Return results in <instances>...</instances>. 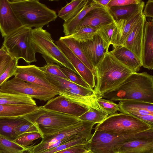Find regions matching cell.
<instances>
[{"instance_id": "cell-51", "label": "cell", "mask_w": 153, "mask_h": 153, "mask_svg": "<svg viewBox=\"0 0 153 153\" xmlns=\"http://www.w3.org/2000/svg\"><path fill=\"white\" fill-rule=\"evenodd\" d=\"M3 153H8L6 152H3ZM14 153H30V152L28 151V150L26 148V149L22 151L18 152H16Z\"/></svg>"}, {"instance_id": "cell-5", "label": "cell", "mask_w": 153, "mask_h": 153, "mask_svg": "<svg viewBox=\"0 0 153 153\" xmlns=\"http://www.w3.org/2000/svg\"><path fill=\"white\" fill-rule=\"evenodd\" d=\"M94 124L92 122L81 121L56 133L43 137L40 143L33 146H28L26 148L30 153H40L80 137L90 140Z\"/></svg>"}, {"instance_id": "cell-25", "label": "cell", "mask_w": 153, "mask_h": 153, "mask_svg": "<svg viewBox=\"0 0 153 153\" xmlns=\"http://www.w3.org/2000/svg\"><path fill=\"white\" fill-rule=\"evenodd\" d=\"M59 39L62 41L72 53L94 73V68L85 54L80 43L68 36L61 37Z\"/></svg>"}, {"instance_id": "cell-22", "label": "cell", "mask_w": 153, "mask_h": 153, "mask_svg": "<svg viewBox=\"0 0 153 153\" xmlns=\"http://www.w3.org/2000/svg\"><path fill=\"white\" fill-rule=\"evenodd\" d=\"M103 7L95 2L94 0H89L83 8L75 16L63 24L65 36L72 34L76 30L85 16L91 10L96 8Z\"/></svg>"}, {"instance_id": "cell-26", "label": "cell", "mask_w": 153, "mask_h": 153, "mask_svg": "<svg viewBox=\"0 0 153 153\" xmlns=\"http://www.w3.org/2000/svg\"><path fill=\"white\" fill-rule=\"evenodd\" d=\"M89 0H72L59 11L58 16L66 22L77 14L84 7Z\"/></svg>"}, {"instance_id": "cell-49", "label": "cell", "mask_w": 153, "mask_h": 153, "mask_svg": "<svg viewBox=\"0 0 153 153\" xmlns=\"http://www.w3.org/2000/svg\"><path fill=\"white\" fill-rule=\"evenodd\" d=\"M153 127V114L135 117Z\"/></svg>"}, {"instance_id": "cell-11", "label": "cell", "mask_w": 153, "mask_h": 153, "mask_svg": "<svg viewBox=\"0 0 153 153\" xmlns=\"http://www.w3.org/2000/svg\"><path fill=\"white\" fill-rule=\"evenodd\" d=\"M44 108L78 118L87 111L90 108L72 102L65 97L59 95L48 100L42 106Z\"/></svg>"}, {"instance_id": "cell-50", "label": "cell", "mask_w": 153, "mask_h": 153, "mask_svg": "<svg viewBox=\"0 0 153 153\" xmlns=\"http://www.w3.org/2000/svg\"><path fill=\"white\" fill-rule=\"evenodd\" d=\"M110 1L111 0H94L96 3L108 8V5Z\"/></svg>"}, {"instance_id": "cell-42", "label": "cell", "mask_w": 153, "mask_h": 153, "mask_svg": "<svg viewBox=\"0 0 153 153\" xmlns=\"http://www.w3.org/2000/svg\"><path fill=\"white\" fill-rule=\"evenodd\" d=\"M95 94L91 88H67L59 92V95H79L84 96H90Z\"/></svg>"}, {"instance_id": "cell-8", "label": "cell", "mask_w": 153, "mask_h": 153, "mask_svg": "<svg viewBox=\"0 0 153 153\" xmlns=\"http://www.w3.org/2000/svg\"><path fill=\"white\" fill-rule=\"evenodd\" d=\"M153 127L128 114L117 113L108 116L95 127V131H103L114 135H125L135 134Z\"/></svg>"}, {"instance_id": "cell-29", "label": "cell", "mask_w": 153, "mask_h": 153, "mask_svg": "<svg viewBox=\"0 0 153 153\" xmlns=\"http://www.w3.org/2000/svg\"><path fill=\"white\" fill-rule=\"evenodd\" d=\"M121 113L127 114L136 110H144L153 112V103L135 100L120 101L118 104Z\"/></svg>"}, {"instance_id": "cell-41", "label": "cell", "mask_w": 153, "mask_h": 153, "mask_svg": "<svg viewBox=\"0 0 153 153\" xmlns=\"http://www.w3.org/2000/svg\"><path fill=\"white\" fill-rule=\"evenodd\" d=\"M19 59L13 58L8 65L0 76V87L8 79L13 75Z\"/></svg>"}, {"instance_id": "cell-9", "label": "cell", "mask_w": 153, "mask_h": 153, "mask_svg": "<svg viewBox=\"0 0 153 153\" xmlns=\"http://www.w3.org/2000/svg\"><path fill=\"white\" fill-rule=\"evenodd\" d=\"M32 29L22 26L4 37L3 43L12 57L18 59H22L29 64L36 61L31 42Z\"/></svg>"}, {"instance_id": "cell-27", "label": "cell", "mask_w": 153, "mask_h": 153, "mask_svg": "<svg viewBox=\"0 0 153 153\" xmlns=\"http://www.w3.org/2000/svg\"><path fill=\"white\" fill-rule=\"evenodd\" d=\"M144 2L127 5L113 7L108 8L109 10L115 21L125 19L134 12L143 9Z\"/></svg>"}, {"instance_id": "cell-55", "label": "cell", "mask_w": 153, "mask_h": 153, "mask_svg": "<svg viewBox=\"0 0 153 153\" xmlns=\"http://www.w3.org/2000/svg\"><path fill=\"white\" fill-rule=\"evenodd\" d=\"M119 153V152H118V153Z\"/></svg>"}, {"instance_id": "cell-16", "label": "cell", "mask_w": 153, "mask_h": 153, "mask_svg": "<svg viewBox=\"0 0 153 153\" xmlns=\"http://www.w3.org/2000/svg\"><path fill=\"white\" fill-rule=\"evenodd\" d=\"M146 20V18L143 13L125 43L121 45L131 51L141 62L143 34Z\"/></svg>"}, {"instance_id": "cell-20", "label": "cell", "mask_w": 153, "mask_h": 153, "mask_svg": "<svg viewBox=\"0 0 153 153\" xmlns=\"http://www.w3.org/2000/svg\"><path fill=\"white\" fill-rule=\"evenodd\" d=\"M110 53L117 59L134 72L139 71L141 61L131 51L122 46H118Z\"/></svg>"}, {"instance_id": "cell-15", "label": "cell", "mask_w": 153, "mask_h": 153, "mask_svg": "<svg viewBox=\"0 0 153 153\" xmlns=\"http://www.w3.org/2000/svg\"><path fill=\"white\" fill-rule=\"evenodd\" d=\"M22 26L8 0H0V32L3 37Z\"/></svg>"}, {"instance_id": "cell-40", "label": "cell", "mask_w": 153, "mask_h": 153, "mask_svg": "<svg viewBox=\"0 0 153 153\" xmlns=\"http://www.w3.org/2000/svg\"><path fill=\"white\" fill-rule=\"evenodd\" d=\"M60 66L53 63H48L39 68L45 73L68 80L60 69Z\"/></svg>"}, {"instance_id": "cell-4", "label": "cell", "mask_w": 153, "mask_h": 153, "mask_svg": "<svg viewBox=\"0 0 153 153\" xmlns=\"http://www.w3.org/2000/svg\"><path fill=\"white\" fill-rule=\"evenodd\" d=\"M23 117L36 126L42 137L56 133L81 121L78 118L47 110L42 106H38L33 112Z\"/></svg>"}, {"instance_id": "cell-43", "label": "cell", "mask_w": 153, "mask_h": 153, "mask_svg": "<svg viewBox=\"0 0 153 153\" xmlns=\"http://www.w3.org/2000/svg\"><path fill=\"white\" fill-rule=\"evenodd\" d=\"M33 132L40 133L36 126L27 120L25 123L17 127L15 129L17 137L24 133Z\"/></svg>"}, {"instance_id": "cell-23", "label": "cell", "mask_w": 153, "mask_h": 153, "mask_svg": "<svg viewBox=\"0 0 153 153\" xmlns=\"http://www.w3.org/2000/svg\"><path fill=\"white\" fill-rule=\"evenodd\" d=\"M27 121L23 117L0 118V134L13 141L16 128Z\"/></svg>"}, {"instance_id": "cell-53", "label": "cell", "mask_w": 153, "mask_h": 153, "mask_svg": "<svg viewBox=\"0 0 153 153\" xmlns=\"http://www.w3.org/2000/svg\"><path fill=\"white\" fill-rule=\"evenodd\" d=\"M88 151H89V153H93V152H91V151H90L89 150H88Z\"/></svg>"}, {"instance_id": "cell-36", "label": "cell", "mask_w": 153, "mask_h": 153, "mask_svg": "<svg viewBox=\"0 0 153 153\" xmlns=\"http://www.w3.org/2000/svg\"><path fill=\"white\" fill-rule=\"evenodd\" d=\"M26 149L17 144L13 141L0 134V150L3 152L14 153Z\"/></svg>"}, {"instance_id": "cell-3", "label": "cell", "mask_w": 153, "mask_h": 153, "mask_svg": "<svg viewBox=\"0 0 153 153\" xmlns=\"http://www.w3.org/2000/svg\"><path fill=\"white\" fill-rule=\"evenodd\" d=\"M11 7L22 26L43 27L55 21L56 12L38 0H8Z\"/></svg>"}, {"instance_id": "cell-33", "label": "cell", "mask_w": 153, "mask_h": 153, "mask_svg": "<svg viewBox=\"0 0 153 153\" xmlns=\"http://www.w3.org/2000/svg\"><path fill=\"white\" fill-rule=\"evenodd\" d=\"M48 82L56 87L59 92L67 88H82L84 87L77 85L69 80L44 73Z\"/></svg>"}, {"instance_id": "cell-13", "label": "cell", "mask_w": 153, "mask_h": 153, "mask_svg": "<svg viewBox=\"0 0 153 153\" xmlns=\"http://www.w3.org/2000/svg\"><path fill=\"white\" fill-rule=\"evenodd\" d=\"M13 76L25 82L41 85L59 92L48 82L44 72L35 65H18Z\"/></svg>"}, {"instance_id": "cell-1", "label": "cell", "mask_w": 153, "mask_h": 153, "mask_svg": "<svg viewBox=\"0 0 153 153\" xmlns=\"http://www.w3.org/2000/svg\"><path fill=\"white\" fill-rule=\"evenodd\" d=\"M101 97L112 101L135 100L153 103V76L146 72L133 73Z\"/></svg>"}, {"instance_id": "cell-54", "label": "cell", "mask_w": 153, "mask_h": 153, "mask_svg": "<svg viewBox=\"0 0 153 153\" xmlns=\"http://www.w3.org/2000/svg\"><path fill=\"white\" fill-rule=\"evenodd\" d=\"M0 153H3L1 150H0Z\"/></svg>"}, {"instance_id": "cell-30", "label": "cell", "mask_w": 153, "mask_h": 153, "mask_svg": "<svg viewBox=\"0 0 153 153\" xmlns=\"http://www.w3.org/2000/svg\"><path fill=\"white\" fill-rule=\"evenodd\" d=\"M69 100L79 104L86 105L89 108L103 109L98 104L97 100L101 97L95 94L90 96L79 95H62Z\"/></svg>"}, {"instance_id": "cell-38", "label": "cell", "mask_w": 153, "mask_h": 153, "mask_svg": "<svg viewBox=\"0 0 153 153\" xmlns=\"http://www.w3.org/2000/svg\"><path fill=\"white\" fill-rule=\"evenodd\" d=\"M99 105L109 115L115 114L117 111H120L118 104L109 100L104 99L101 97L97 100Z\"/></svg>"}, {"instance_id": "cell-39", "label": "cell", "mask_w": 153, "mask_h": 153, "mask_svg": "<svg viewBox=\"0 0 153 153\" xmlns=\"http://www.w3.org/2000/svg\"><path fill=\"white\" fill-rule=\"evenodd\" d=\"M60 69L68 80L73 82L87 88H91L82 77L72 70L64 67H60Z\"/></svg>"}, {"instance_id": "cell-31", "label": "cell", "mask_w": 153, "mask_h": 153, "mask_svg": "<svg viewBox=\"0 0 153 153\" xmlns=\"http://www.w3.org/2000/svg\"><path fill=\"white\" fill-rule=\"evenodd\" d=\"M108 116V114L103 109L90 108L78 118L81 121H88L95 124L102 123Z\"/></svg>"}, {"instance_id": "cell-37", "label": "cell", "mask_w": 153, "mask_h": 153, "mask_svg": "<svg viewBox=\"0 0 153 153\" xmlns=\"http://www.w3.org/2000/svg\"><path fill=\"white\" fill-rule=\"evenodd\" d=\"M90 140L80 137L73 141L61 145L54 148L40 153H54L76 145H87Z\"/></svg>"}, {"instance_id": "cell-21", "label": "cell", "mask_w": 153, "mask_h": 153, "mask_svg": "<svg viewBox=\"0 0 153 153\" xmlns=\"http://www.w3.org/2000/svg\"><path fill=\"white\" fill-rule=\"evenodd\" d=\"M119 153H153V139L140 138L124 143Z\"/></svg>"}, {"instance_id": "cell-2", "label": "cell", "mask_w": 153, "mask_h": 153, "mask_svg": "<svg viewBox=\"0 0 153 153\" xmlns=\"http://www.w3.org/2000/svg\"><path fill=\"white\" fill-rule=\"evenodd\" d=\"M134 72L109 51H105L103 57L95 68V94L101 97L105 93L117 87Z\"/></svg>"}, {"instance_id": "cell-47", "label": "cell", "mask_w": 153, "mask_h": 153, "mask_svg": "<svg viewBox=\"0 0 153 153\" xmlns=\"http://www.w3.org/2000/svg\"><path fill=\"white\" fill-rule=\"evenodd\" d=\"M13 57L8 54H6L0 63V76L7 68Z\"/></svg>"}, {"instance_id": "cell-44", "label": "cell", "mask_w": 153, "mask_h": 153, "mask_svg": "<svg viewBox=\"0 0 153 153\" xmlns=\"http://www.w3.org/2000/svg\"><path fill=\"white\" fill-rule=\"evenodd\" d=\"M141 0H111L108 5V8L113 7L121 6L130 4H140Z\"/></svg>"}, {"instance_id": "cell-7", "label": "cell", "mask_w": 153, "mask_h": 153, "mask_svg": "<svg viewBox=\"0 0 153 153\" xmlns=\"http://www.w3.org/2000/svg\"><path fill=\"white\" fill-rule=\"evenodd\" d=\"M140 138L153 139V128L125 135L111 134L95 131L86 148L93 153H117L124 143Z\"/></svg>"}, {"instance_id": "cell-24", "label": "cell", "mask_w": 153, "mask_h": 153, "mask_svg": "<svg viewBox=\"0 0 153 153\" xmlns=\"http://www.w3.org/2000/svg\"><path fill=\"white\" fill-rule=\"evenodd\" d=\"M37 107L32 105L0 104V118L23 117L33 112Z\"/></svg>"}, {"instance_id": "cell-34", "label": "cell", "mask_w": 153, "mask_h": 153, "mask_svg": "<svg viewBox=\"0 0 153 153\" xmlns=\"http://www.w3.org/2000/svg\"><path fill=\"white\" fill-rule=\"evenodd\" d=\"M115 27V21L103 25L97 29V34L102 40L105 51H108L109 47L111 45L112 36Z\"/></svg>"}, {"instance_id": "cell-10", "label": "cell", "mask_w": 153, "mask_h": 153, "mask_svg": "<svg viewBox=\"0 0 153 153\" xmlns=\"http://www.w3.org/2000/svg\"><path fill=\"white\" fill-rule=\"evenodd\" d=\"M0 92L27 95L33 99L44 102L59 94L45 86L26 82L15 77L5 82L0 87Z\"/></svg>"}, {"instance_id": "cell-45", "label": "cell", "mask_w": 153, "mask_h": 153, "mask_svg": "<svg viewBox=\"0 0 153 153\" xmlns=\"http://www.w3.org/2000/svg\"><path fill=\"white\" fill-rule=\"evenodd\" d=\"M87 145L75 146L54 153H84L88 150Z\"/></svg>"}, {"instance_id": "cell-17", "label": "cell", "mask_w": 153, "mask_h": 153, "mask_svg": "<svg viewBox=\"0 0 153 153\" xmlns=\"http://www.w3.org/2000/svg\"><path fill=\"white\" fill-rule=\"evenodd\" d=\"M115 21L108 8L99 7L90 11L81 21L77 29L82 26H88L98 29L103 25Z\"/></svg>"}, {"instance_id": "cell-46", "label": "cell", "mask_w": 153, "mask_h": 153, "mask_svg": "<svg viewBox=\"0 0 153 153\" xmlns=\"http://www.w3.org/2000/svg\"><path fill=\"white\" fill-rule=\"evenodd\" d=\"M143 13L146 17H153V0H149L146 4L143 11Z\"/></svg>"}, {"instance_id": "cell-19", "label": "cell", "mask_w": 153, "mask_h": 153, "mask_svg": "<svg viewBox=\"0 0 153 153\" xmlns=\"http://www.w3.org/2000/svg\"><path fill=\"white\" fill-rule=\"evenodd\" d=\"M80 44L85 54L95 69L103 57L105 52L102 40L97 34L91 40Z\"/></svg>"}, {"instance_id": "cell-35", "label": "cell", "mask_w": 153, "mask_h": 153, "mask_svg": "<svg viewBox=\"0 0 153 153\" xmlns=\"http://www.w3.org/2000/svg\"><path fill=\"white\" fill-rule=\"evenodd\" d=\"M42 137V135L39 132H27L18 136L13 141L21 146L25 148L32 144L34 140Z\"/></svg>"}, {"instance_id": "cell-32", "label": "cell", "mask_w": 153, "mask_h": 153, "mask_svg": "<svg viewBox=\"0 0 153 153\" xmlns=\"http://www.w3.org/2000/svg\"><path fill=\"white\" fill-rule=\"evenodd\" d=\"M97 33V29L84 26L78 27L72 34L68 36L81 43L91 40Z\"/></svg>"}, {"instance_id": "cell-6", "label": "cell", "mask_w": 153, "mask_h": 153, "mask_svg": "<svg viewBox=\"0 0 153 153\" xmlns=\"http://www.w3.org/2000/svg\"><path fill=\"white\" fill-rule=\"evenodd\" d=\"M31 42L36 53L42 54L47 63H53L79 74L64 54L54 43L51 34L42 27L32 29Z\"/></svg>"}, {"instance_id": "cell-14", "label": "cell", "mask_w": 153, "mask_h": 153, "mask_svg": "<svg viewBox=\"0 0 153 153\" xmlns=\"http://www.w3.org/2000/svg\"><path fill=\"white\" fill-rule=\"evenodd\" d=\"M55 44L73 66L79 75L92 88L95 85L94 73L71 51L66 45L59 39Z\"/></svg>"}, {"instance_id": "cell-18", "label": "cell", "mask_w": 153, "mask_h": 153, "mask_svg": "<svg viewBox=\"0 0 153 153\" xmlns=\"http://www.w3.org/2000/svg\"><path fill=\"white\" fill-rule=\"evenodd\" d=\"M153 21H146L142 48V66L148 70L153 69Z\"/></svg>"}, {"instance_id": "cell-12", "label": "cell", "mask_w": 153, "mask_h": 153, "mask_svg": "<svg viewBox=\"0 0 153 153\" xmlns=\"http://www.w3.org/2000/svg\"><path fill=\"white\" fill-rule=\"evenodd\" d=\"M143 10L134 12L125 19L115 21V27L111 39L113 48L117 46H121L125 43L133 27L143 15Z\"/></svg>"}, {"instance_id": "cell-52", "label": "cell", "mask_w": 153, "mask_h": 153, "mask_svg": "<svg viewBox=\"0 0 153 153\" xmlns=\"http://www.w3.org/2000/svg\"><path fill=\"white\" fill-rule=\"evenodd\" d=\"M84 153H89V151L88 150L87 151H86V152H85Z\"/></svg>"}, {"instance_id": "cell-28", "label": "cell", "mask_w": 153, "mask_h": 153, "mask_svg": "<svg viewBox=\"0 0 153 153\" xmlns=\"http://www.w3.org/2000/svg\"><path fill=\"white\" fill-rule=\"evenodd\" d=\"M0 104L36 105L35 100L27 95L1 92H0Z\"/></svg>"}, {"instance_id": "cell-48", "label": "cell", "mask_w": 153, "mask_h": 153, "mask_svg": "<svg viewBox=\"0 0 153 153\" xmlns=\"http://www.w3.org/2000/svg\"><path fill=\"white\" fill-rule=\"evenodd\" d=\"M127 114L135 117L153 114V112L144 110H136L131 111Z\"/></svg>"}]
</instances>
